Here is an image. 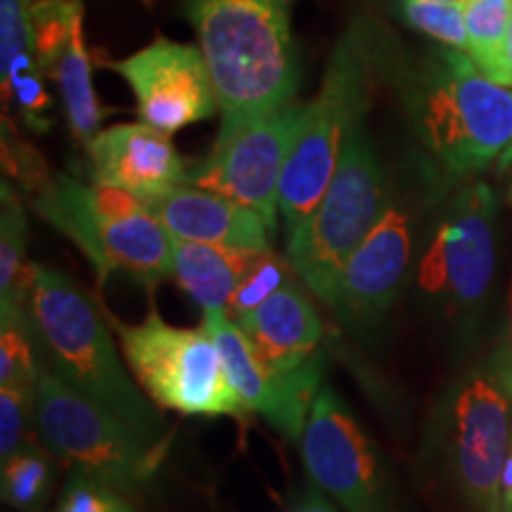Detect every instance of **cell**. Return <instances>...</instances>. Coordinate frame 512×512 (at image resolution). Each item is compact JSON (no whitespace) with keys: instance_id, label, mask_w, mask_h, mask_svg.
Segmentation results:
<instances>
[{"instance_id":"obj_1","label":"cell","mask_w":512,"mask_h":512,"mask_svg":"<svg viewBox=\"0 0 512 512\" xmlns=\"http://www.w3.org/2000/svg\"><path fill=\"white\" fill-rule=\"evenodd\" d=\"M41 366L150 441L169 439L157 408L131 380L107 313L55 268L36 266L27 302Z\"/></svg>"},{"instance_id":"obj_2","label":"cell","mask_w":512,"mask_h":512,"mask_svg":"<svg viewBox=\"0 0 512 512\" xmlns=\"http://www.w3.org/2000/svg\"><path fill=\"white\" fill-rule=\"evenodd\" d=\"M292 0H188L221 119H249L297 100Z\"/></svg>"},{"instance_id":"obj_3","label":"cell","mask_w":512,"mask_h":512,"mask_svg":"<svg viewBox=\"0 0 512 512\" xmlns=\"http://www.w3.org/2000/svg\"><path fill=\"white\" fill-rule=\"evenodd\" d=\"M408 107L422 143L448 174H477L512 150V88L484 76L463 50L444 46L422 64Z\"/></svg>"},{"instance_id":"obj_4","label":"cell","mask_w":512,"mask_h":512,"mask_svg":"<svg viewBox=\"0 0 512 512\" xmlns=\"http://www.w3.org/2000/svg\"><path fill=\"white\" fill-rule=\"evenodd\" d=\"M31 207L91 261L100 283L126 273L155 287L174 275V238L138 197L72 176H55L31 192Z\"/></svg>"},{"instance_id":"obj_5","label":"cell","mask_w":512,"mask_h":512,"mask_svg":"<svg viewBox=\"0 0 512 512\" xmlns=\"http://www.w3.org/2000/svg\"><path fill=\"white\" fill-rule=\"evenodd\" d=\"M512 335L456 382L439 415L448 470L479 512H501V475L510 444Z\"/></svg>"},{"instance_id":"obj_6","label":"cell","mask_w":512,"mask_h":512,"mask_svg":"<svg viewBox=\"0 0 512 512\" xmlns=\"http://www.w3.org/2000/svg\"><path fill=\"white\" fill-rule=\"evenodd\" d=\"M389 197L382 166L361 128L349 133L318 209L287 240V259L320 302L332 306L344 268L377 226Z\"/></svg>"},{"instance_id":"obj_7","label":"cell","mask_w":512,"mask_h":512,"mask_svg":"<svg viewBox=\"0 0 512 512\" xmlns=\"http://www.w3.org/2000/svg\"><path fill=\"white\" fill-rule=\"evenodd\" d=\"M34 420L43 444L69 470L98 477L124 494H136L155 479L171 444V437L145 439L46 368L38 377Z\"/></svg>"},{"instance_id":"obj_8","label":"cell","mask_w":512,"mask_h":512,"mask_svg":"<svg viewBox=\"0 0 512 512\" xmlns=\"http://www.w3.org/2000/svg\"><path fill=\"white\" fill-rule=\"evenodd\" d=\"M107 318L121 339L128 370L159 408L183 415L247 418L249 408L235 392L207 332L174 328L155 309L138 325Z\"/></svg>"},{"instance_id":"obj_9","label":"cell","mask_w":512,"mask_h":512,"mask_svg":"<svg viewBox=\"0 0 512 512\" xmlns=\"http://www.w3.org/2000/svg\"><path fill=\"white\" fill-rule=\"evenodd\" d=\"M366 72L363 50L347 38L335 50L318 95L306 105L278 192L287 240L311 219L330 188L342 147L366 110Z\"/></svg>"},{"instance_id":"obj_10","label":"cell","mask_w":512,"mask_h":512,"mask_svg":"<svg viewBox=\"0 0 512 512\" xmlns=\"http://www.w3.org/2000/svg\"><path fill=\"white\" fill-rule=\"evenodd\" d=\"M306 105L299 100L249 119H221L211 152L190 169L188 185L256 211L275 233L278 192Z\"/></svg>"},{"instance_id":"obj_11","label":"cell","mask_w":512,"mask_h":512,"mask_svg":"<svg viewBox=\"0 0 512 512\" xmlns=\"http://www.w3.org/2000/svg\"><path fill=\"white\" fill-rule=\"evenodd\" d=\"M498 200L486 183L463 188L448 202L418 264V287L448 313L484 302L496 271Z\"/></svg>"},{"instance_id":"obj_12","label":"cell","mask_w":512,"mask_h":512,"mask_svg":"<svg viewBox=\"0 0 512 512\" xmlns=\"http://www.w3.org/2000/svg\"><path fill=\"white\" fill-rule=\"evenodd\" d=\"M302 458L313 484L347 512H392L380 453L332 387L313 403Z\"/></svg>"},{"instance_id":"obj_13","label":"cell","mask_w":512,"mask_h":512,"mask_svg":"<svg viewBox=\"0 0 512 512\" xmlns=\"http://www.w3.org/2000/svg\"><path fill=\"white\" fill-rule=\"evenodd\" d=\"M112 69L131 86L143 124L171 133L209 119L219 107L200 48L159 36Z\"/></svg>"},{"instance_id":"obj_14","label":"cell","mask_w":512,"mask_h":512,"mask_svg":"<svg viewBox=\"0 0 512 512\" xmlns=\"http://www.w3.org/2000/svg\"><path fill=\"white\" fill-rule=\"evenodd\" d=\"M202 313V330L219 349L223 366L242 403L271 422L283 437L302 441L313 403L323 389L320 387L325 373L323 354L313 356L309 363L292 373L271 375L261 366L245 332L230 320L226 309Z\"/></svg>"},{"instance_id":"obj_15","label":"cell","mask_w":512,"mask_h":512,"mask_svg":"<svg viewBox=\"0 0 512 512\" xmlns=\"http://www.w3.org/2000/svg\"><path fill=\"white\" fill-rule=\"evenodd\" d=\"M413 249V226L406 209L387 202L377 226L339 280L332 309L349 330L370 332L399 297Z\"/></svg>"},{"instance_id":"obj_16","label":"cell","mask_w":512,"mask_h":512,"mask_svg":"<svg viewBox=\"0 0 512 512\" xmlns=\"http://www.w3.org/2000/svg\"><path fill=\"white\" fill-rule=\"evenodd\" d=\"M86 152L93 183L124 190L145 204L188 185L190 169L174 143L143 121L98 131L86 143Z\"/></svg>"},{"instance_id":"obj_17","label":"cell","mask_w":512,"mask_h":512,"mask_svg":"<svg viewBox=\"0 0 512 512\" xmlns=\"http://www.w3.org/2000/svg\"><path fill=\"white\" fill-rule=\"evenodd\" d=\"M150 209L174 240L221 245L254 254L271 249L273 230L256 211L195 185H181L152 202Z\"/></svg>"},{"instance_id":"obj_18","label":"cell","mask_w":512,"mask_h":512,"mask_svg":"<svg viewBox=\"0 0 512 512\" xmlns=\"http://www.w3.org/2000/svg\"><path fill=\"white\" fill-rule=\"evenodd\" d=\"M233 323L245 332L259 363L271 375L292 373L320 354L323 323L294 278L259 309Z\"/></svg>"},{"instance_id":"obj_19","label":"cell","mask_w":512,"mask_h":512,"mask_svg":"<svg viewBox=\"0 0 512 512\" xmlns=\"http://www.w3.org/2000/svg\"><path fill=\"white\" fill-rule=\"evenodd\" d=\"M34 0H0V86L3 100H12L29 126L46 128L50 98L38 67L31 27Z\"/></svg>"},{"instance_id":"obj_20","label":"cell","mask_w":512,"mask_h":512,"mask_svg":"<svg viewBox=\"0 0 512 512\" xmlns=\"http://www.w3.org/2000/svg\"><path fill=\"white\" fill-rule=\"evenodd\" d=\"M256 256L242 249L174 240V278L202 311L228 309Z\"/></svg>"},{"instance_id":"obj_21","label":"cell","mask_w":512,"mask_h":512,"mask_svg":"<svg viewBox=\"0 0 512 512\" xmlns=\"http://www.w3.org/2000/svg\"><path fill=\"white\" fill-rule=\"evenodd\" d=\"M83 19L76 22L69 34L62 38L60 46L50 53L41 64V72L53 76L60 83V91L67 107L69 124L76 138L88 143L100 124V105L95 98L91 57L83 46Z\"/></svg>"},{"instance_id":"obj_22","label":"cell","mask_w":512,"mask_h":512,"mask_svg":"<svg viewBox=\"0 0 512 512\" xmlns=\"http://www.w3.org/2000/svg\"><path fill=\"white\" fill-rule=\"evenodd\" d=\"M467 55L491 81L510 86L508 36L512 27V0H465Z\"/></svg>"},{"instance_id":"obj_23","label":"cell","mask_w":512,"mask_h":512,"mask_svg":"<svg viewBox=\"0 0 512 512\" xmlns=\"http://www.w3.org/2000/svg\"><path fill=\"white\" fill-rule=\"evenodd\" d=\"M27 211L15 190L3 185L0 209V306H27L34 264L24 261L27 254Z\"/></svg>"},{"instance_id":"obj_24","label":"cell","mask_w":512,"mask_h":512,"mask_svg":"<svg viewBox=\"0 0 512 512\" xmlns=\"http://www.w3.org/2000/svg\"><path fill=\"white\" fill-rule=\"evenodd\" d=\"M53 453L36 441H24L3 460V501L19 512H43L53 494Z\"/></svg>"},{"instance_id":"obj_25","label":"cell","mask_w":512,"mask_h":512,"mask_svg":"<svg viewBox=\"0 0 512 512\" xmlns=\"http://www.w3.org/2000/svg\"><path fill=\"white\" fill-rule=\"evenodd\" d=\"M43 373L27 306H0V387H38Z\"/></svg>"},{"instance_id":"obj_26","label":"cell","mask_w":512,"mask_h":512,"mask_svg":"<svg viewBox=\"0 0 512 512\" xmlns=\"http://www.w3.org/2000/svg\"><path fill=\"white\" fill-rule=\"evenodd\" d=\"M294 278V268L290 259H283L268 249V252L259 254L254 259L252 268H249L245 280H242L238 290H235L233 299L228 304V316L230 320H238L245 313H252L266 302L268 297H273L275 292L283 290V287Z\"/></svg>"},{"instance_id":"obj_27","label":"cell","mask_w":512,"mask_h":512,"mask_svg":"<svg viewBox=\"0 0 512 512\" xmlns=\"http://www.w3.org/2000/svg\"><path fill=\"white\" fill-rule=\"evenodd\" d=\"M53 512H138L131 496L81 470H69Z\"/></svg>"},{"instance_id":"obj_28","label":"cell","mask_w":512,"mask_h":512,"mask_svg":"<svg viewBox=\"0 0 512 512\" xmlns=\"http://www.w3.org/2000/svg\"><path fill=\"white\" fill-rule=\"evenodd\" d=\"M401 10L408 24H413L422 34L432 36L446 48L467 53L463 5L439 3V0H401Z\"/></svg>"},{"instance_id":"obj_29","label":"cell","mask_w":512,"mask_h":512,"mask_svg":"<svg viewBox=\"0 0 512 512\" xmlns=\"http://www.w3.org/2000/svg\"><path fill=\"white\" fill-rule=\"evenodd\" d=\"M31 418H36V389L0 387V460L27 441Z\"/></svg>"},{"instance_id":"obj_30","label":"cell","mask_w":512,"mask_h":512,"mask_svg":"<svg viewBox=\"0 0 512 512\" xmlns=\"http://www.w3.org/2000/svg\"><path fill=\"white\" fill-rule=\"evenodd\" d=\"M501 512H512V444L501 475Z\"/></svg>"},{"instance_id":"obj_31","label":"cell","mask_w":512,"mask_h":512,"mask_svg":"<svg viewBox=\"0 0 512 512\" xmlns=\"http://www.w3.org/2000/svg\"><path fill=\"white\" fill-rule=\"evenodd\" d=\"M318 491H320L318 486L313 491H306V496L302 498V503H299L297 512H335L328 503L323 501V498L318 496Z\"/></svg>"},{"instance_id":"obj_32","label":"cell","mask_w":512,"mask_h":512,"mask_svg":"<svg viewBox=\"0 0 512 512\" xmlns=\"http://www.w3.org/2000/svg\"><path fill=\"white\" fill-rule=\"evenodd\" d=\"M508 72H510V88H512V27L508 36Z\"/></svg>"},{"instance_id":"obj_33","label":"cell","mask_w":512,"mask_h":512,"mask_svg":"<svg viewBox=\"0 0 512 512\" xmlns=\"http://www.w3.org/2000/svg\"><path fill=\"white\" fill-rule=\"evenodd\" d=\"M439 3H458V5H463L465 0H439Z\"/></svg>"},{"instance_id":"obj_34","label":"cell","mask_w":512,"mask_h":512,"mask_svg":"<svg viewBox=\"0 0 512 512\" xmlns=\"http://www.w3.org/2000/svg\"><path fill=\"white\" fill-rule=\"evenodd\" d=\"M510 200H512V188H510Z\"/></svg>"}]
</instances>
